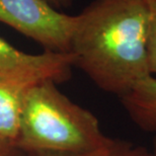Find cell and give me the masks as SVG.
I'll return each instance as SVG.
<instances>
[{
	"instance_id": "obj_11",
	"label": "cell",
	"mask_w": 156,
	"mask_h": 156,
	"mask_svg": "<svg viewBox=\"0 0 156 156\" xmlns=\"http://www.w3.org/2000/svg\"><path fill=\"white\" fill-rule=\"evenodd\" d=\"M150 151H151L152 156H156V137L153 139V147H152V150Z\"/></svg>"
},
{
	"instance_id": "obj_6",
	"label": "cell",
	"mask_w": 156,
	"mask_h": 156,
	"mask_svg": "<svg viewBox=\"0 0 156 156\" xmlns=\"http://www.w3.org/2000/svg\"><path fill=\"white\" fill-rule=\"evenodd\" d=\"M27 87L0 81V141L16 146L23 95Z\"/></svg>"
},
{
	"instance_id": "obj_7",
	"label": "cell",
	"mask_w": 156,
	"mask_h": 156,
	"mask_svg": "<svg viewBox=\"0 0 156 156\" xmlns=\"http://www.w3.org/2000/svg\"><path fill=\"white\" fill-rule=\"evenodd\" d=\"M26 156H152L151 151L144 146L114 139L110 145L91 151L61 154H32Z\"/></svg>"
},
{
	"instance_id": "obj_3",
	"label": "cell",
	"mask_w": 156,
	"mask_h": 156,
	"mask_svg": "<svg viewBox=\"0 0 156 156\" xmlns=\"http://www.w3.org/2000/svg\"><path fill=\"white\" fill-rule=\"evenodd\" d=\"M0 23L34 40L45 51L69 53L76 15L58 11L45 0H0Z\"/></svg>"
},
{
	"instance_id": "obj_5",
	"label": "cell",
	"mask_w": 156,
	"mask_h": 156,
	"mask_svg": "<svg viewBox=\"0 0 156 156\" xmlns=\"http://www.w3.org/2000/svg\"><path fill=\"white\" fill-rule=\"evenodd\" d=\"M119 98L137 127L156 134V76L143 78Z\"/></svg>"
},
{
	"instance_id": "obj_1",
	"label": "cell",
	"mask_w": 156,
	"mask_h": 156,
	"mask_svg": "<svg viewBox=\"0 0 156 156\" xmlns=\"http://www.w3.org/2000/svg\"><path fill=\"white\" fill-rule=\"evenodd\" d=\"M69 53L73 67L119 98L151 75L142 0H93L76 15Z\"/></svg>"
},
{
	"instance_id": "obj_4",
	"label": "cell",
	"mask_w": 156,
	"mask_h": 156,
	"mask_svg": "<svg viewBox=\"0 0 156 156\" xmlns=\"http://www.w3.org/2000/svg\"><path fill=\"white\" fill-rule=\"evenodd\" d=\"M73 59L70 53L45 51L29 54L0 37V81L30 86L44 80L61 83L71 77Z\"/></svg>"
},
{
	"instance_id": "obj_2",
	"label": "cell",
	"mask_w": 156,
	"mask_h": 156,
	"mask_svg": "<svg viewBox=\"0 0 156 156\" xmlns=\"http://www.w3.org/2000/svg\"><path fill=\"white\" fill-rule=\"evenodd\" d=\"M114 141L98 119L44 80L26 89L16 147L27 155L91 151Z\"/></svg>"
},
{
	"instance_id": "obj_8",
	"label": "cell",
	"mask_w": 156,
	"mask_h": 156,
	"mask_svg": "<svg viewBox=\"0 0 156 156\" xmlns=\"http://www.w3.org/2000/svg\"><path fill=\"white\" fill-rule=\"evenodd\" d=\"M147 20V51L149 70L156 76V0H142Z\"/></svg>"
},
{
	"instance_id": "obj_10",
	"label": "cell",
	"mask_w": 156,
	"mask_h": 156,
	"mask_svg": "<svg viewBox=\"0 0 156 156\" xmlns=\"http://www.w3.org/2000/svg\"><path fill=\"white\" fill-rule=\"evenodd\" d=\"M50 5L58 10L59 8H67L72 4V0H45Z\"/></svg>"
},
{
	"instance_id": "obj_9",
	"label": "cell",
	"mask_w": 156,
	"mask_h": 156,
	"mask_svg": "<svg viewBox=\"0 0 156 156\" xmlns=\"http://www.w3.org/2000/svg\"><path fill=\"white\" fill-rule=\"evenodd\" d=\"M0 156H26L15 145L0 141Z\"/></svg>"
}]
</instances>
